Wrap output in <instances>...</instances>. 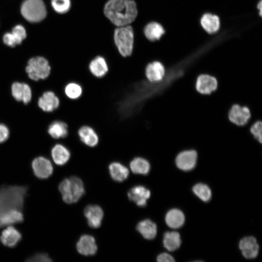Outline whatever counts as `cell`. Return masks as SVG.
I'll return each instance as SVG.
<instances>
[{"label":"cell","mask_w":262,"mask_h":262,"mask_svg":"<svg viewBox=\"0 0 262 262\" xmlns=\"http://www.w3.org/2000/svg\"><path fill=\"white\" fill-rule=\"evenodd\" d=\"M103 11L105 16L116 27L131 25L138 14L134 0H108Z\"/></svg>","instance_id":"6da1fadb"},{"label":"cell","mask_w":262,"mask_h":262,"mask_svg":"<svg viewBox=\"0 0 262 262\" xmlns=\"http://www.w3.org/2000/svg\"><path fill=\"white\" fill-rule=\"evenodd\" d=\"M28 189L26 186H0V211L11 209L22 211Z\"/></svg>","instance_id":"7a4b0ae2"},{"label":"cell","mask_w":262,"mask_h":262,"mask_svg":"<svg viewBox=\"0 0 262 262\" xmlns=\"http://www.w3.org/2000/svg\"><path fill=\"white\" fill-rule=\"evenodd\" d=\"M113 40L122 57L126 58L131 55L134 45V32L131 25L116 27L114 31Z\"/></svg>","instance_id":"3957f363"},{"label":"cell","mask_w":262,"mask_h":262,"mask_svg":"<svg viewBox=\"0 0 262 262\" xmlns=\"http://www.w3.org/2000/svg\"><path fill=\"white\" fill-rule=\"evenodd\" d=\"M58 189L63 201L67 204L77 202L85 192L82 180L76 176L63 180L60 183Z\"/></svg>","instance_id":"277c9868"},{"label":"cell","mask_w":262,"mask_h":262,"mask_svg":"<svg viewBox=\"0 0 262 262\" xmlns=\"http://www.w3.org/2000/svg\"><path fill=\"white\" fill-rule=\"evenodd\" d=\"M23 16L28 21L37 22L47 15L45 5L42 0H25L21 7Z\"/></svg>","instance_id":"5b68a950"},{"label":"cell","mask_w":262,"mask_h":262,"mask_svg":"<svg viewBox=\"0 0 262 262\" xmlns=\"http://www.w3.org/2000/svg\"><path fill=\"white\" fill-rule=\"evenodd\" d=\"M50 69L47 60L40 56L30 59L26 67L29 77L36 81L47 78L50 74Z\"/></svg>","instance_id":"8992f818"},{"label":"cell","mask_w":262,"mask_h":262,"mask_svg":"<svg viewBox=\"0 0 262 262\" xmlns=\"http://www.w3.org/2000/svg\"><path fill=\"white\" fill-rule=\"evenodd\" d=\"M251 115L250 111L247 107L235 104L229 110L228 119L233 124L243 126L249 121Z\"/></svg>","instance_id":"52a82bcc"},{"label":"cell","mask_w":262,"mask_h":262,"mask_svg":"<svg viewBox=\"0 0 262 262\" xmlns=\"http://www.w3.org/2000/svg\"><path fill=\"white\" fill-rule=\"evenodd\" d=\"M166 74L164 65L159 61L148 63L145 68V75L147 81L152 83H159L164 79Z\"/></svg>","instance_id":"ba28073f"},{"label":"cell","mask_w":262,"mask_h":262,"mask_svg":"<svg viewBox=\"0 0 262 262\" xmlns=\"http://www.w3.org/2000/svg\"><path fill=\"white\" fill-rule=\"evenodd\" d=\"M32 167L34 175L39 179H47L53 173V168L50 161L44 157H38L32 163Z\"/></svg>","instance_id":"9c48e42d"},{"label":"cell","mask_w":262,"mask_h":262,"mask_svg":"<svg viewBox=\"0 0 262 262\" xmlns=\"http://www.w3.org/2000/svg\"><path fill=\"white\" fill-rule=\"evenodd\" d=\"M218 87L217 79L208 74L199 75L196 82V91L201 95H208L215 91Z\"/></svg>","instance_id":"30bf717a"},{"label":"cell","mask_w":262,"mask_h":262,"mask_svg":"<svg viewBox=\"0 0 262 262\" xmlns=\"http://www.w3.org/2000/svg\"><path fill=\"white\" fill-rule=\"evenodd\" d=\"M197 154L193 149L185 150L179 153L176 159L175 163L178 168L183 171H189L196 166Z\"/></svg>","instance_id":"8fae6325"},{"label":"cell","mask_w":262,"mask_h":262,"mask_svg":"<svg viewBox=\"0 0 262 262\" xmlns=\"http://www.w3.org/2000/svg\"><path fill=\"white\" fill-rule=\"evenodd\" d=\"M88 69L95 78L99 79L105 76L109 71V66L106 59L102 56L98 55L89 62Z\"/></svg>","instance_id":"7c38bea8"},{"label":"cell","mask_w":262,"mask_h":262,"mask_svg":"<svg viewBox=\"0 0 262 262\" xmlns=\"http://www.w3.org/2000/svg\"><path fill=\"white\" fill-rule=\"evenodd\" d=\"M239 246L245 258L254 259L258 256L259 246L256 238L253 236H247L242 239Z\"/></svg>","instance_id":"4fadbf2b"},{"label":"cell","mask_w":262,"mask_h":262,"mask_svg":"<svg viewBox=\"0 0 262 262\" xmlns=\"http://www.w3.org/2000/svg\"><path fill=\"white\" fill-rule=\"evenodd\" d=\"M80 141L85 146L94 147L99 141V138L96 131L89 125H83L78 131Z\"/></svg>","instance_id":"5bb4252c"},{"label":"cell","mask_w":262,"mask_h":262,"mask_svg":"<svg viewBox=\"0 0 262 262\" xmlns=\"http://www.w3.org/2000/svg\"><path fill=\"white\" fill-rule=\"evenodd\" d=\"M23 220L22 211L11 209L0 211V228L20 223Z\"/></svg>","instance_id":"9a60e30c"},{"label":"cell","mask_w":262,"mask_h":262,"mask_svg":"<svg viewBox=\"0 0 262 262\" xmlns=\"http://www.w3.org/2000/svg\"><path fill=\"white\" fill-rule=\"evenodd\" d=\"M84 214L87 218L88 225L91 228H98L100 226L103 217V212L99 206H87L84 210Z\"/></svg>","instance_id":"2e32d148"},{"label":"cell","mask_w":262,"mask_h":262,"mask_svg":"<svg viewBox=\"0 0 262 262\" xmlns=\"http://www.w3.org/2000/svg\"><path fill=\"white\" fill-rule=\"evenodd\" d=\"M77 250L84 256H91L96 254L97 246L95 238L90 235H82L76 244Z\"/></svg>","instance_id":"e0dca14e"},{"label":"cell","mask_w":262,"mask_h":262,"mask_svg":"<svg viewBox=\"0 0 262 262\" xmlns=\"http://www.w3.org/2000/svg\"><path fill=\"white\" fill-rule=\"evenodd\" d=\"M129 199L134 202L139 207H145L147 200L150 197V192L142 185L135 186L131 188L128 193Z\"/></svg>","instance_id":"ac0fdd59"},{"label":"cell","mask_w":262,"mask_h":262,"mask_svg":"<svg viewBox=\"0 0 262 262\" xmlns=\"http://www.w3.org/2000/svg\"><path fill=\"white\" fill-rule=\"evenodd\" d=\"M22 238L21 233L12 226H7L1 232L0 240L5 246L14 247L20 241Z\"/></svg>","instance_id":"d6986e66"},{"label":"cell","mask_w":262,"mask_h":262,"mask_svg":"<svg viewBox=\"0 0 262 262\" xmlns=\"http://www.w3.org/2000/svg\"><path fill=\"white\" fill-rule=\"evenodd\" d=\"M12 95L17 101H22L25 104L29 103L32 98V91L29 85L25 83L14 82L11 86Z\"/></svg>","instance_id":"ffe728a7"},{"label":"cell","mask_w":262,"mask_h":262,"mask_svg":"<svg viewBox=\"0 0 262 262\" xmlns=\"http://www.w3.org/2000/svg\"><path fill=\"white\" fill-rule=\"evenodd\" d=\"M38 105L43 111L50 112L59 107L60 100L53 92L47 91L39 98Z\"/></svg>","instance_id":"44dd1931"},{"label":"cell","mask_w":262,"mask_h":262,"mask_svg":"<svg viewBox=\"0 0 262 262\" xmlns=\"http://www.w3.org/2000/svg\"><path fill=\"white\" fill-rule=\"evenodd\" d=\"M145 37L149 41L154 42L160 40L165 33L163 26L156 21L147 23L143 28Z\"/></svg>","instance_id":"7402d4cb"},{"label":"cell","mask_w":262,"mask_h":262,"mask_svg":"<svg viewBox=\"0 0 262 262\" xmlns=\"http://www.w3.org/2000/svg\"><path fill=\"white\" fill-rule=\"evenodd\" d=\"M200 24L207 33L213 34L219 30L220 25V19L217 16L207 13L201 16Z\"/></svg>","instance_id":"603a6c76"},{"label":"cell","mask_w":262,"mask_h":262,"mask_svg":"<svg viewBox=\"0 0 262 262\" xmlns=\"http://www.w3.org/2000/svg\"><path fill=\"white\" fill-rule=\"evenodd\" d=\"M51 154L53 162L58 165H64L70 158V152L68 148L60 144L53 147Z\"/></svg>","instance_id":"cb8c5ba5"},{"label":"cell","mask_w":262,"mask_h":262,"mask_svg":"<svg viewBox=\"0 0 262 262\" xmlns=\"http://www.w3.org/2000/svg\"><path fill=\"white\" fill-rule=\"evenodd\" d=\"M136 229L144 238L147 240L154 239L157 232V225L150 219H145L139 222Z\"/></svg>","instance_id":"d4e9b609"},{"label":"cell","mask_w":262,"mask_h":262,"mask_svg":"<svg viewBox=\"0 0 262 262\" xmlns=\"http://www.w3.org/2000/svg\"><path fill=\"white\" fill-rule=\"evenodd\" d=\"M165 220L169 227L178 229L183 225L185 216L182 212L179 209H172L166 213Z\"/></svg>","instance_id":"484cf974"},{"label":"cell","mask_w":262,"mask_h":262,"mask_svg":"<svg viewBox=\"0 0 262 262\" xmlns=\"http://www.w3.org/2000/svg\"><path fill=\"white\" fill-rule=\"evenodd\" d=\"M109 170L112 178L115 181L122 182L129 175L128 168L119 162H113L109 165Z\"/></svg>","instance_id":"4316f807"},{"label":"cell","mask_w":262,"mask_h":262,"mask_svg":"<svg viewBox=\"0 0 262 262\" xmlns=\"http://www.w3.org/2000/svg\"><path fill=\"white\" fill-rule=\"evenodd\" d=\"M181 244L180 236L177 231H167L164 235L163 245L169 251H173L179 248Z\"/></svg>","instance_id":"83f0119b"},{"label":"cell","mask_w":262,"mask_h":262,"mask_svg":"<svg viewBox=\"0 0 262 262\" xmlns=\"http://www.w3.org/2000/svg\"><path fill=\"white\" fill-rule=\"evenodd\" d=\"M130 167L133 173L144 175L147 174L150 169L148 161L141 157L133 158L130 163Z\"/></svg>","instance_id":"f1b7e54d"},{"label":"cell","mask_w":262,"mask_h":262,"mask_svg":"<svg viewBox=\"0 0 262 262\" xmlns=\"http://www.w3.org/2000/svg\"><path fill=\"white\" fill-rule=\"evenodd\" d=\"M48 132L52 138L55 139L65 138L68 133V126L63 121H54L49 125Z\"/></svg>","instance_id":"f546056e"},{"label":"cell","mask_w":262,"mask_h":262,"mask_svg":"<svg viewBox=\"0 0 262 262\" xmlns=\"http://www.w3.org/2000/svg\"><path fill=\"white\" fill-rule=\"evenodd\" d=\"M65 93L71 99H77L81 97L83 89L80 84L76 82L67 83L65 88Z\"/></svg>","instance_id":"4dcf8cb0"},{"label":"cell","mask_w":262,"mask_h":262,"mask_svg":"<svg viewBox=\"0 0 262 262\" xmlns=\"http://www.w3.org/2000/svg\"><path fill=\"white\" fill-rule=\"evenodd\" d=\"M194 193L204 202L209 201L212 196V192L209 187L204 183H197L193 187Z\"/></svg>","instance_id":"1f68e13d"},{"label":"cell","mask_w":262,"mask_h":262,"mask_svg":"<svg viewBox=\"0 0 262 262\" xmlns=\"http://www.w3.org/2000/svg\"><path fill=\"white\" fill-rule=\"evenodd\" d=\"M51 4L54 10L60 14L68 12L71 6V0H51Z\"/></svg>","instance_id":"d6a6232c"},{"label":"cell","mask_w":262,"mask_h":262,"mask_svg":"<svg viewBox=\"0 0 262 262\" xmlns=\"http://www.w3.org/2000/svg\"><path fill=\"white\" fill-rule=\"evenodd\" d=\"M250 134L253 138L259 143L262 144V122L257 120L255 122L250 128Z\"/></svg>","instance_id":"836d02e7"},{"label":"cell","mask_w":262,"mask_h":262,"mask_svg":"<svg viewBox=\"0 0 262 262\" xmlns=\"http://www.w3.org/2000/svg\"><path fill=\"white\" fill-rule=\"evenodd\" d=\"M26 261L33 262H51L52 260L47 253H38L30 256L26 260Z\"/></svg>","instance_id":"e575fe53"},{"label":"cell","mask_w":262,"mask_h":262,"mask_svg":"<svg viewBox=\"0 0 262 262\" xmlns=\"http://www.w3.org/2000/svg\"><path fill=\"white\" fill-rule=\"evenodd\" d=\"M17 39L19 44L26 37V32L25 28L21 25L16 26L11 32Z\"/></svg>","instance_id":"d590c367"},{"label":"cell","mask_w":262,"mask_h":262,"mask_svg":"<svg viewBox=\"0 0 262 262\" xmlns=\"http://www.w3.org/2000/svg\"><path fill=\"white\" fill-rule=\"evenodd\" d=\"M3 41L5 44L12 47H14L16 45L19 44V42L12 33H5L3 37Z\"/></svg>","instance_id":"8d00e7d4"},{"label":"cell","mask_w":262,"mask_h":262,"mask_svg":"<svg viewBox=\"0 0 262 262\" xmlns=\"http://www.w3.org/2000/svg\"><path fill=\"white\" fill-rule=\"evenodd\" d=\"M9 135L8 128L4 125L0 124V143L5 141Z\"/></svg>","instance_id":"74e56055"},{"label":"cell","mask_w":262,"mask_h":262,"mask_svg":"<svg viewBox=\"0 0 262 262\" xmlns=\"http://www.w3.org/2000/svg\"><path fill=\"white\" fill-rule=\"evenodd\" d=\"M158 262H174V258L167 253H162L159 255L157 258Z\"/></svg>","instance_id":"f35d334b"},{"label":"cell","mask_w":262,"mask_h":262,"mask_svg":"<svg viewBox=\"0 0 262 262\" xmlns=\"http://www.w3.org/2000/svg\"><path fill=\"white\" fill-rule=\"evenodd\" d=\"M257 7L258 10H259V14L260 16H262V2L261 0L258 3Z\"/></svg>","instance_id":"ab89813d"}]
</instances>
